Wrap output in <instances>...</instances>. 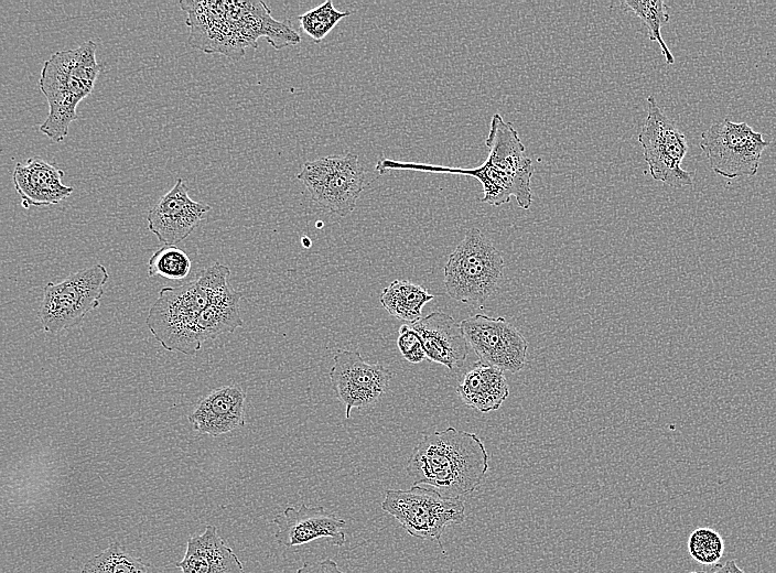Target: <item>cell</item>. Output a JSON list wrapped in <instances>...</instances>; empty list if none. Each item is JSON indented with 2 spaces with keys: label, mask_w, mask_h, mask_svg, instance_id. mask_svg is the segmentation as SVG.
Segmentation results:
<instances>
[{
  "label": "cell",
  "mask_w": 776,
  "mask_h": 573,
  "mask_svg": "<svg viewBox=\"0 0 776 573\" xmlns=\"http://www.w3.org/2000/svg\"><path fill=\"white\" fill-rule=\"evenodd\" d=\"M622 7L630 10L646 25L650 41L659 44L667 64L675 57L661 36V26L669 21L668 7L662 0H624Z\"/></svg>",
  "instance_id": "obj_23"
},
{
  "label": "cell",
  "mask_w": 776,
  "mask_h": 573,
  "mask_svg": "<svg viewBox=\"0 0 776 573\" xmlns=\"http://www.w3.org/2000/svg\"><path fill=\"white\" fill-rule=\"evenodd\" d=\"M422 340L425 357L448 369L461 367L468 353V344L461 323L444 312H432L410 324Z\"/></svg>",
  "instance_id": "obj_16"
},
{
  "label": "cell",
  "mask_w": 776,
  "mask_h": 573,
  "mask_svg": "<svg viewBox=\"0 0 776 573\" xmlns=\"http://www.w3.org/2000/svg\"><path fill=\"white\" fill-rule=\"evenodd\" d=\"M380 507L411 537L436 541L441 549L444 529L465 520V506L461 499H446L434 489L420 485H412L409 489H387Z\"/></svg>",
  "instance_id": "obj_7"
},
{
  "label": "cell",
  "mask_w": 776,
  "mask_h": 573,
  "mask_svg": "<svg viewBox=\"0 0 776 573\" xmlns=\"http://www.w3.org/2000/svg\"><path fill=\"white\" fill-rule=\"evenodd\" d=\"M97 44L88 40L73 50L55 52L43 64L39 86L48 104V115L40 131L53 142L68 133L78 119L77 105L94 89L101 71L96 58Z\"/></svg>",
  "instance_id": "obj_4"
},
{
  "label": "cell",
  "mask_w": 776,
  "mask_h": 573,
  "mask_svg": "<svg viewBox=\"0 0 776 573\" xmlns=\"http://www.w3.org/2000/svg\"><path fill=\"white\" fill-rule=\"evenodd\" d=\"M82 573H151L146 563L127 553L118 542L89 559Z\"/></svg>",
  "instance_id": "obj_24"
},
{
  "label": "cell",
  "mask_w": 776,
  "mask_h": 573,
  "mask_svg": "<svg viewBox=\"0 0 776 573\" xmlns=\"http://www.w3.org/2000/svg\"><path fill=\"white\" fill-rule=\"evenodd\" d=\"M485 144L488 148V155L477 167H452L381 158L375 169L380 175L392 170H407L472 176L483 186V203L499 206L515 196L518 205L528 209L532 203L530 181L535 167L525 154L526 148L518 132L499 113H495L491 120Z\"/></svg>",
  "instance_id": "obj_1"
},
{
  "label": "cell",
  "mask_w": 776,
  "mask_h": 573,
  "mask_svg": "<svg viewBox=\"0 0 776 573\" xmlns=\"http://www.w3.org/2000/svg\"><path fill=\"white\" fill-rule=\"evenodd\" d=\"M295 573H345L341 571L337 563L332 559H325L317 562H304Z\"/></svg>",
  "instance_id": "obj_29"
},
{
  "label": "cell",
  "mask_w": 776,
  "mask_h": 573,
  "mask_svg": "<svg viewBox=\"0 0 776 573\" xmlns=\"http://www.w3.org/2000/svg\"><path fill=\"white\" fill-rule=\"evenodd\" d=\"M433 299L434 294L408 280H394L379 296L382 307L391 316L409 324L422 317V307Z\"/></svg>",
  "instance_id": "obj_22"
},
{
  "label": "cell",
  "mask_w": 776,
  "mask_h": 573,
  "mask_svg": "<svg viewBox=\"0 0 776 573\" xmlns=\"http://www.w3.org/2000/svg\"><path fill=\"white\" fill-rule=\"evenodd\" d=\"M297 179L322 209L340 216L351 214L365 187L358 155H327L304 162Z\"/></svg>",
  "instance_id": "obj_9"
},
{
  "label": "cell",
  "mask_w": 776,
  "mask_h": 573,
  "mask_svg": "<svg viewBox=\"0 0 776 573\" xmlns=\"http://www.w3.org/2000/svg\"><path fill=\"white\" fill-rule=\"evenodd\" d=\"M188 256L175 246H163L155 250L148 262V274L169 280H183L191 271Z\"/></svg>",
  "instance_id": "obj_25"
},
{
  "label": "cell",
  "mask_w": 776,
  "mask_h": 573,
  "mask_svg": "<svg viewBox=\"0 0 776 573\" xmlns=\"http://www.w3.org/2000/svg\"><path fill=\"white\" fill-rule=\"evenodd\" d=\"M64 171L40 156L17 163L12 181L24 208L58 204L73 192L62 182Z\"/></svg>",
  "instance_id": "obj_17"
},
{
  "label": "cell",
  "mask_w": 776,
  "mask_h": 573,
  "mask_svg": "<svg viewBox=\"0 0 776 573\" xmlns=\"http://www.w3.org/2000/svg\"><path fill=\"white\" fill-rule=\"evenodd\" d=\"M504 267L493 242L478 228H470L443 268L446 293L455 301L481 304L497 290Z\"/></svg>",
  "instance_id": "obj_6"
},
{
  "label": "cell",
  "mask_w": 776,
  "mask_h": 573,
  "mask_svg": "<svg viewBox=\"0 0 776 573\" xmlns=\"http://www.w3.org/2000/svg\"><path fill=\"white\" fill-rule=\"evenodd\" d=\"M647 102L638 141L653 179L672 187L692 185L693 173L681 167L688 151L686 136L665 115L654 96H648Z\"/></svg>",
  "instance_id": "obj_10"
},
{
  "label": "cell",
  "mask_w": 776,
  "mask_h": 573,
  "mask_svg": "<svg viewBox=\"0 0 776 573\" xmlns=\"http://www.w3.org/2000/svg\"><path fill=\"white\" fill-rule=\"evenodd\" d=\"M688 551L702 565L718 564L724 553V540L712 528H697L689 536Z\"/></svg>",
  "instance_id": "obj_27"
},
{
  "label": "cell",
  "mask_w": 776,
  "mask_h": 573,
  "mask_svg": "<svg viewBox=\"0 0 776 573\" xmlns=\"http://www.w3.org/2000/svg\"><path fill=\"white\" fill-rule=\"evenodd\" d=\"M301 242H302V245L304 246V248H309V247L311 246V244H312V241H311L308 237H303V238L301 239Z\"/></svg>",
  "instance_id": "obj_31"
},
{
  "label": "cell",
  "mask_w": 776,
  "mask_h": 573,
  "mask_svg": "<svg viewBox=\"0 0 776 573\" xmlns=\"http://www.w3.org/2000/svg\"><path fill=\"white\" fill-rule=\"evenodd\" d=\"M689 573H745L739 567L734 560H729L724 564H716L714 569L710 572L707 571H692Z\"/></svg>",
  "instance_id": "obj_30"
},
{
  "label": "cell",
  "mask_w": 776,
  "mask_h": 573,
  "mask_svg": "<svg viewBox=\"0 0 776 573\" xmlns=\"http://www.w3.org/2000/svg\"><path fill=\"white\" fill-rule=\"evenodd\" d=\"M211 210L206 203L193 201L183 179H177L150 209L149 230L165 246H175L188 237Z\"/></svg>",
  "instance_id": "obj_14"
},
{
  "label": "cell",
  "mask_w": 776,
  "mask_h": 573,
  "mask_svg": "<svg viewBox=\"0 0 776 573\" xmlns=\"http://www.w3.org/2000/svg\"><path fill=\"white\" fill-rule=\"evenodd\" d=\"M187 12L190 43L205 52H219L233 58L245 46L263 36L271 17L263 2H180Z\"/></svg>",
  "instance_id": "obj_5"
},
{
  "label": "cell",
  "mask_w": 776,
  "mask_h": 573,
  "mask_svg": "<svg viewBox=\"0 0 776 573\" xmlns=\"http://www.w3.org/2000/svg\"><path fill=\"white\" fill-rule=\"evenodd\" d=\"M461 326L479 361L511 374L524 368L528 343L505 317L475 314L463 320Z\"/></svg>",
  "instance_id": "obj_12"
},
{
  "label": "cell",
  "mask_w": 776,
  "mask_h": 573,
  "mask_svg": "<svg viewBox=\"0 0 776 573\" xmlns=\"http://www.w3.org/2000/svg\"><path fill=\"white\" fill-rule=\"evenodd\" d=\"M352 11L337 10L331 0L310 9L298 17L301 29L315 42L320 43L331 30Z\"/></svg>",
  "instance_id": "obj_26"
},
{
  "label": "cell",
  "mask_w": 776,
  "mask_h": 573,
  "mask_svg": "<svg viewBox=\"0 0 776 573\" xmlns=\"http://www.w3.org/2000/svg\"><path fill=\"white\" fill-rule=\"evenodd\" d=\"M241 296L240 292L231 288L202 312L196 322V336L201 345L242 326L239 312Z\"/></svg>",
  "instance_id": "obj_21"
},
{
  "label": "cell",
  "mask_w": 776,
  "mask_h": 573,
  "mask_svg": "<svg viewBox=\"0 0 776 573\" xmlns=\"http://www.w3.org/2000/svg\"><path fill=\"white\" fill-rule=\"evenodd\" d=\"M328 378L338 401L345 407V418L353 409L374 406L388 390L391 372L381 364L367 363L359 353L337 349Z\"/></svg>",
  "instance_id": "obj_13"
},
{
  "label": "cell",
  "mask_w": 776,
  "mask_h": 573,
  "mask_svg": "<svg viewBox=\"0 0 776 573\" xmlns=\"http://www.w3.org/2000/svg\"><path fill=\"white\" fill-rule=\"evenodd\" d=\"M398 334L397 346L402 357L411 364L422 361L425 358L422 340L410 324L401 325Z\"/></svg>",
  "instance_id": "obj_28"
},
{
  "label": "cell",
  "mask_w": 776,
  "mask_h": 573,
  "mask_svg": "<svg viewBox=\"0 0 776 573\" xmlns=\"http://www.w3.org/2000/svg\"><path fill=\"white\" fill-rule=\"evenodd\" d=\"M700 148L711 170L724 177L754 176L769 142L746 122L725 118L701 133Z\"/></svg>",
  "instance_id": "obj_11"
},
{
  "label": "cell",
  "mask_w": 776,
  "mask_h": 573,
  "mask_svg": "<svg viewBox=\"0 0 776 573\" xmlns=\"http://www.w3.org/2000/svg\"><path fill=\"white\" fill-rule=\"evenodd\" d=\"M422 435L406 466L412 485H425L446 499L473 494L489 468L478 435L453 426Z\"/></svg>",
  "instance_id": "obj_2"
},
{
  "label": "cell",
  "mask_w": 776,
  "mask_h": 573,
  "mask_svg": "<svg viewBox=\"0 0 776 573\" xmlns=\"http://www.w3.org/2000/svg\"><path fill=\"white\" fill-rule=\"evenodd\" d=\"M456 392L465 406L487 413L499 409L509 387L503 370L478 360L463 376Z\"/></svg>",
  "instance_id": "obj_20"
},
{
  "label": "cell",
  "mask_w": 776,
  "mask_h": 573,
  "mask_svg": "<svg viewBox=\"0 0 776 573\" xmlns=\"http://www.w3.org/2000/svg\"><path fill=\"white\" fill-rule=\"evenodd\" d=\"M229 273L227 266L215 262L194 281L160 290L146 324L164 349L196 355L202 347L196 336L197 318L231 289L227 281Z\"/></svg>",
  "instance_id": "obj_3"
},
{
  "label": "cell",
  "mask_w": 776,
  "mask_h": 573,
  "mask_svg": "<svg viewBox=\"0 0 776 573\" xmlns=\"http://www.w3.org/2000/svg\"><path fill=\"white\" fill-rule=\"evenodd\" d=\"M176 566L182 573H245L236 553L212 525L203 533L190 537L184 558Z\"/></svg>",
  "instance_id": "obj_19"
},
{
  "label": "cell",
  "mask_w": 776,
  "mask_h": 573,
  "mask_svg": "<svg viewBox=\"0 0 776 573\" xmlns=\"http://www.w3.org/2000/svg\"><path fill=\"white\" fill-rule=\"evenodd\" d=\"M108 278L107 269L99 263L72 273L58 283H46L40 306L44 332L57 334L80 324L99 306Z\"/></svg>",
  "instance_id": "obj_8"
},
{
  "label": "cell",
  "mask_w": 776,
  "mask_h": 573,
  "mask_svg": "<svg viewBox=\"0 0 776 573\" xmlns=\"http://www.w3.org/2000/svg\"><path fill=\"white\" fill-rule=\"evenodd\" d=\"M274 533L279 545L285 548L304 545L317 539L343 547L346 542V521L322 506H308L304 502L297 509L287 507L273 518Z\"/></svg>",
  "instance_id": "obj_15"
},
{
  "label": "cell",
  "mask_w": 776,
  "mask_h": 573,
  "mask_svg": "<svg viewBox=\"0 0 776 573\" xmlns=\"http://www.w3.org/2000/svg\"><path fill=\"white\" fill-rule=\"evenodd\" d=\"M246 393L239 386H224L205 396L188 421L198 433L218 436L245 425Z\"/></svg>",
  "instance_id": "obj_18"
}]
</instances>
